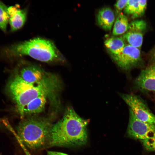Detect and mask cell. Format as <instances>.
Listing matches in <instances>:
<instances>
[{
  "instance_id": "9a60e30c",
  "label": "cell",
  "mask_w": 155,
  "mask_h": 155,
  "mask_svg": "<svg viewBox=\"0 0 155 155\" xmlns=\"http://www.w3.org/2000/svg\"><path fill=\"white\" fill-rule=\"evenodd\" d=\"M129 24L127 17L123 13L118 15L115 22L113 34L118 36L125 33L128 30Z\"/></svg>"
},
{
  "instance_id": "ba28073f",
  "label": "cell",
  "mask_w": 155,
  "mask_h": 155,
  "mask_svg": "<svg viewBox=\"0 0 155 155\" xmlns=\"http://www.w3.org/2000/svg\"><path fill=\"white\" fill-rule=\"evenodd\" d=\"M111 57L118 66L125 70L135 67L141 60L139 49L128 44L125 45L119 54Z\"/></svg>"
},
{
  "instance_id": "4fadbf2b",
  "label": "cell",
  "mask_w": 155,
  "mask_h": 155,
  "mask_svg": "<svg viewBox=\"0 0 155 155\" xmlns=\"http://www.w3.org/2000/svg\"><path fill=\"white\" fill-rule=\"evenodd\" d=\"M104 43L111 56L119 54L125 46V40L122 37H111L106 40Z\"/></svg>"
},
{
  "instance_id": "7a4b0ae2",
  "label": "cell",
  "mask_w": 155,
  "mask_h": 155,
  "mask_svg": "<svg viewBox=\"0 0 155 155\" xmlns=\"http://www.w3.org/2000/svg\"><path fill=\"white\" fill-rule=\"evenodd\" d=\"M59 83L57 81L45 83H30L17 74L10 80L7 89L20 116L23 117L25 107L33 99L42 95H46L49 98L54 97L55 92L59 88Z\"/></svg>"
},
{
  "instance_id": "5b68a950",
  "label": "cell",
  "mask_w": 155,
  "mask_h": 155,
  "mask_svg": "<svg viewBox=\"0 0 155 155\" xmlns=\"http://www.w3.org/2000/svg\"><path fill=\"white\" fill-rule=\"evenodd\" d=\"M121 96L137 119L155 125V115L140 97L134 94H121Z\"/></svg>"
},
{
  "instance_id": "d6986e66",
  "label": "cell",
  "mask_w": 155,
  "mask_h": 155,
  "mask_svg": "<svg viewBox=\"0 0 155 155\" xmlns=\"http://www.w3.org/2000/svg\"><path fill=\"white\" fill-rule=\"evenodd\" d=\"M147 5L146 0H138V6L137 18L142 15L144 13Z\"/></svg>"
},
{
  "instance_id": "7402d4cb",
  "label": "cell",
  "mask_w": 155,
  "mask_h": 155,
  "mask_svg": "<svg viewBox=\"0 0 155 155\" xmlns=\"http://www.w3.org/2000/svg\"><path fill=\"white\" fill-rule=\"evenodd\" d=\"M47 155H69L66 154L55 151H49L47 152Z\"/></svg>"
},
{
  "instance_id": "2e32d148",
  "label": "cell",
  "mask_w": 155,
  "mask_h": 155,
  "mask_svg": "<svg viewBox=\"0 0 155 155\" xmlns=\"http://www.w3.org/2000/svg\"><path fill=\"white\" fill-rule=\"evenodd\" d=\"M7 7L0 1V29L4 32L6 31L7 27L10 16Z\"/></svg>"
},
{
  "instance_id": "5bb4252c",
  "label": "cell",
  "mask_w": 155,
  "mask_h": 155,
  "mask_svg": "<svg viewBox=\"0 0 155 155\" xmlns=\"http://www.w3.org/2000/svg\"><path fill=\"white\" fill-rule=\"evenodd\" d=\"M26 9H20L10 17L9 22L11 31L18 30L23 26L26 21Z\"/></svg>"
},
{
  "instance_id": "ffe728a7",
  "label": "cell",
  "mask_w": 155,
  "mask_h": 155,
  "mask_svg": "<svg viewBox=\"0 0 155 155\" xmlns=\"http://www.w3.org/2000/svg\"><path fill=\"white\" fill-rule=\"evenodd\" d=\"M128 0H120L117 1L114 5L116 14H119L120 12L125 7Z\"/></svg>"
},
{
  "instance_id": "e0dca14e",
  "label": "cell",
  "mask_w": 155,
  "mask_h": 155,
  "mask_svg": "<svg viewBox=\"0 0 155 155\" xmlns=\"http://www.w3.org/2000/svg\"><path fill=\"white\" fill-rule=\"evenodd\" d=\"M138 6V0H128L124 8V12L125 13L131 15L133 18H136Z\"/></svg>"
},
{
  "instance_id": "30bf717a",
  "label": "cell",
  "mask_w": 155,
  "mask_h": 155,
  "mask_svg": "<svg viewBox=\"0 0 155 155\" xmlns=\"http://www.w3.org/2000/svg\"><path fill=\"white\" fill-rule=\"evenodd\" d=\"M135 82L137 87L141 90L155 92V65L142 70Z\"/></svg>"
},
{
  "instance_id": "7c38bea8",
  "label": "cell",
  "mask_w": 155,
  "mask_h": 155,
  "mask_svg": "<svg viewBox=\"0 0 155 155\" xmlns=\"http://www.w3.org/2000/svg\"><path fill=\"white\" fill-rule=\"evenodd\" d=\"M115 20L114 13L109 7H104L98 11L97 16L98 25L104 29L110 30Z\"/></svg>"
},
{
  "instance_id": "6da1fadb",
  "label": "cell",
  "mask_w": 155,
  "mask_h": 155,
  "mask_svg": "<svg viewBox=\"0 0 155 155\" xmlns=\"http://www.w3.org/2000/svg\"><path fill=\"white\" fill-rule=\"evenodd\" d=\"M88 121L80 117L68 107L61 119L51 127L46 147H75L85 144Z\"/></svg>"
},
{
  "instance_id": "52a82bcc",
  "label": "cell",
  "mask_w": 155,
  "mask_h": 155,
  "mask_svg": "<svg viewBox=\"0 0 155 155\" xmlns=\"http://www.w3.org/2000/svg\"><path fill=\"white\" fill-rule=\"evenodd\" d=\"M25 81L31 83H45L57 80V77L35 65H29L22 67L17 74Z\"/></svg>"
},
{
  "instance_id": "ac0fdd59",
  "label": "cell",
  "mask_w": 155,
  "mask_h": 155,
  "mask_svg": "<svg viewBox=\"0 0 155 155\" xmlns=\"http://www.w3.org/2000/svg\"><path fill=\"white\" fill-rule=\"evenodd\" d=\"M141 141L146 150L149 151L155 152V136Z\"/></svg>"
},
{
  "instance_id": "9c48e42d",
  "label": "cell",
  "mask_w": 155,
  "mask_h": 155,
  "mask_svg": "<svg viewBox=\"0 0 155 155\" xmlns=\"http://www.w3.org/2000/svg\"><path fill=\"white\" fill-rule=\"evenodd\" d=\"M146 27V23L143 20L133 21L129 24L128 29L122 37L128 44L139 49L142 44L143 32Z\"/></svg>"
},
{
  "instance_id": "3957f363",
  "label": "cell",
  "mask_w": 155,
  "mask_h": 155,
  "mask_svg": "<svg viewBox=\"0 0 155 155\" xmlns=\"http://www.w3.org/2000/svg\"><path fill=\"white\" fill-rule=\"evenodd\" d=\"M4 51L7 56L28 55L44 62L63 60L53 42L41 38H35L12 44L5 48Z\"/></svg>"
},
{
  "instance_id": "603a6c76",
  "label": "cell",
  "mask_w": 155,
  "mask_h": 155,
  "mask_svg": "<svg viewBox=\"0 0 155 155\" xmlns=\"http://www.w3.org/2000/svg\"><path fill=\"white\" fill-rule=\"evenodd\" d=\"M0 155H1V154H0Z\"/></svg>"
},
{
  "instance_id": "44dd1931",
  "label": "cell",
  "mask_w": 155,
  "mask_h": 155,
  "mask_svg": "<svg viewBox=\"0 0 155 155\" xmlns=\"http://www.w3.org/2000/svg\"><path fill=\"white\" fill-rule=\"evenodd\" d=\"M20 9L19 5H15L11 6L8 7L7 8V11L10 18Z\"/></svg>"
},
{
  "instance_id": "8992f818",
  "label": "cell",
  "mask_w": 155,
  "mask_h": 155,
  "mask_svg": "<svg viewBox=\"0 0 155 155\" xmlns=\"http://www.w3.org/2000/svg\"><path fill=\"white\" fill-rule=\"evenodd\" d=\"M129 117L127 133L135 139L144 140L155 136V125L143 122L137 119L129 109Z\"/></svg>"
},
{
  "instance_id": "277c9868",
  "label": "cell",
  "mask_w": 155,
  "mask_h": 155,
  "mask_svg": "<svg viewBox=\"0 0 155 155\" xmlns=\"http://www.w3.org/2000/svg\"><path fill=\"white\" fill-rule=\"evenodd\" d=\"M53 123L47 117L29 116L21 121L17 128V134L23 144L36 150L45 147Z\"/></svg>"
},
{
  "instance_id": "8fae6325",
  "label": "cell",
  "mask_w": 155,
  "mask_h": 155,
  "mask_svg": "<svg viewBox=\"0 0 155 155\" xmlns=\"http://www.w3.org/2000/svg\"><path fill=\"white\" fill-rule=\"evenodd\" d=\"M49 98L46 95L38 97L31 101L25 107L23 113V117L25 116H34L44 110L47 99Z\"/></svg>"
}]
</instances>
